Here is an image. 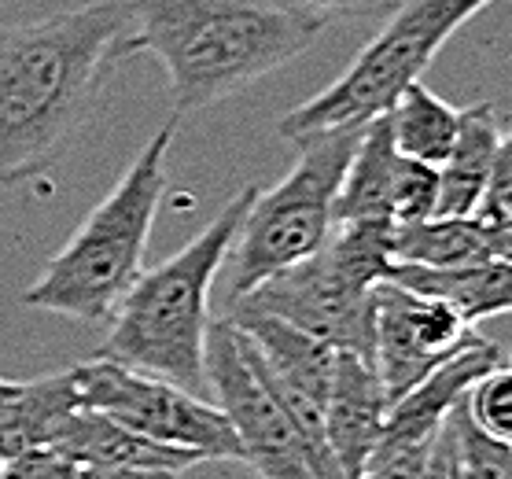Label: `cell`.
I'll return each mask as SVG.
<instances>
[{
    "label": "cell",
    "instance_id": "cell-18",
    "mask_svg": "<svg viewBox=\"0 0 512 479\" xmlns=\"http://www.w3.org/2000/svg\"><path fill=\"white\" fill-rule=\"evenodd\" d=\"M391 255L402 266L428 269L476 266V262L498 258L487 233L472 218H424V222L395 225Z\"/></svg>",
    "mask_w": 512,
    "mask_h": 479
},
{
    "label": "cell",
    "instance_id": "cell-23",
    "mask_svg": "<svg viewBox=\"0 0 512 479\" xmlns=\"http://www.w3.org/2000/svg\"><path fill=\"white\" fill-rule=\"evenodd\" d=\"M325 19H369V15H391L402 0H295Z\"/></svg>",
    "mask_w": 512,
    "mask_h": 479
},
{
    "label": "cell",
    "instance_id": "cell-1",
    "mask_svg": "<svg viewBox=\"0 0 512 479\" xmlns=\"http://www.w3.org/2000/svg\"><path fill=\"white\" fill-rule=\"evenodd\" d=\"M122 0L0 26V188L34 181L67 155L126 52Z\"/></svg>",
    "mask_w": 512,
    "mask_h": 479
},
{
    "label": "cell",
    "instance_id": "cell-19",
    "mask_svg": "<svg viewBox=\"0 0 512 479\" xmlns=\"http://www.w3.org/2000/svg\"><path fill=\"white\" fill-rule=\"evenodd\" d=\"M457 428V472L461 479H512V443L494 439L479 428L465 409V398L454 406Z\"/></svg>",
    "mask_w": 512,
    "mask_h": 479
},
{
    "label": "cell",
    "instance_id": "cell-16",
    "mask_svg": "<svg viewBox=\"0 0 512 479\" xmlns=\"http://www.w3.org/2000/svg\"><path fill=\"white\" fill-rule=\"evenodd\" d=\"M395 144L387 115L361 126V137L350 152V163L339 181L332 218L336 222H361V218H391V177H395Z\"/></svg>",
    "mask_w": 512,
    "mask_h": 479
},
{
    "label": "cell",
    "instance_id": "cell-3",
    "mask_svg": "<svg viewBox=\"0 0 512 479\" xmlns=\"http://www.w3.org/2000/svg\"><path fill=\"white\" fill-rule=\"evenodd\" d=\"M255 192L258 185L240 188L196 240H188L177 255L159 266H144V273L122 295V303L107 321L111 332L100 343L96 358L126 365L133 373L159 376L188 395L210 398V299Z\"/></svg>",
    "mask_w": 512,
    "mask_h": 479
},
{
    "label": "cell",
    "instance_id": "cell-7",
    "mask_svg": "<svg viewBox=\"0 0 512 479\" xmlns=\"http://www.w3.org/2000/svg\"><path fill=\"white\" fill-rule=\"evenodd\" d=\"M358 137L361 129H343L299 144V159L288 174L273 188H258L225 255V306L325 244L336 225L332 203Z\"/></svg>",
    "mask_w": 512,
    "mask_h": 479
},
{
    "label": "cell",
    "instance_id": "cell-12",
    "mask_svg": "<svg viewBox=\"0 0 512 479\" xmlns=\"http://www.w3.org/2000/svg\"><path fill=\"white\" fill-rule=\"evenodd\" d=\"M52 450L70 457L74 465H96V468H163V472H188L199 465L203 457L192 450H177V446L152 443L144 435L129 432L111 417L96 413V409H70L67 417L56 424V432L48 439Z\"/></svg>",
    "mask_w": 512,
    "mask_h": 479
},
{
    "label": "cell",
    "instance_id": "cell-6",
    "mask_svg": "<svg viewBox=\"0 0 512 479\" xmlns=\"http://www.w3.org/2000/svg\"><path fill=\"white\" fill-rule=\"evenodd\" d=\"M490 4L494 0H402L391 23L361 48L336 82L280 118L277 137L306 144L380 118L402 89L424 78L446 41Z\"/></svg>",
    "mask_w": 512,
    "mask_h": 479
},
{
    "label": "cell",
    "instance_id": "cell-15",
    "mask_svg": "<svg viewBox=\"0 0 512 479\" xmlns=\"http://www.w3.org/2000/svg\"><path fill=\"white\" fill-rule=\"evenodd\" d=\"M70 409H78L70 369L41 380H19L12 395L0 398V461L26 454L34 446H48L56 424Z\"/></svg>",
    "mask_w": 512,
    "mask_h": 479
},
{
    "label": "cell",
    "instance_id": "cell-4",
    "mask_svg": "<svg viewBox=\"0 0 512 479\" xmlns=\"http://www.w3.org/2000/svg\"><path fill=\"white\" fill-rule=\"evenodd\" d=\"M177 122L155 129L111 192L93 207L67 247L59 251L23 292V306L70 317L78 325H107L122 295L144 273V251L166 192V155Z\"/></svg>",
    "mask_w": 512,
    "mask_h": 479
},
{
    "label": "cell",
    "instance_id": "cell-21",
    "mask_svg": "<svg viewBox=\"0 0 512 479\" xmlns=\"http://www.w3.org/2000/svg\"><path fill=\"white\" fill-rule=\"evenodd\" d=\"M465 409H468V417H472L487 435L512 443V373H509V365L490 369L483 380H476V384L468 387Z\"/></svg>",
    "mask_w": 512,
    "mask_h": 479
},
{
    "label": "cell",
    "instance_id": "cell-17",
    "mask_svg": "<svg viewBox=\"0 0 512 479\" xmlns=\"http://www.w3.org/2000/svg\"><path fill=\"white\" fill-rule=\"evenodd\" d=\"M384 115L395 152L428 166H443L457 141V129H461V107L446 104L443 96H435L424 82L402 89V96Z\"/></svg>",
    "mask_w": 512,
    "mask_h": 479
},
{
    "label": "cell",
    "instance_id": "cell-20",
    "mask_svg": "<svg viewBox=\"0 0 512 479\" xmlns=\"http://www.w3.org/2000/svg\"><path fill=\"white\" fill-rule=\"evenodd\" d=\"M435 207H439V166L398 155L391 177V222H424L435 218Z\"/></svg>",
    "mask_w": 512,
    "mask_h": 479
},
{
    "label": "cell",
    "instance_id": "cell-5",
    "mask_svg": "<svg viewBox=\"0 0 512 479\" xmlns=\"http://www.w3.org/2000/svg\"><path fill=\"white\" fill-rule=\"evenodd\" d=\"M391 218L336 222L314 255L255 284L229 314H266L373 365L376 284L395 266Z\"/></svg>",
    "mask_w": 512,
    "mask_h": 479
},
{
    "label": "cell",
    "instance_id": "cell-11",
    "mask_svg": "<svg viewBox=\"0 0 512 479\" xmlns=\"http://www.w3.org/2000/svg\"><path fill=\"white\" fill-rule=\"evenodd\" d=\"M387 409L391 402L373 365L336 351V369L325 398V443L343 479H361V468L384 435Z\"/></svg>",
    "mask_w": 512,
    "mask_h": 479
},
{
    "label": "cell",
    "instance_id": "cell-8",
    "mask_svg": "<svg viewBox=\"0 0 512 479\" xmlns=\"http://www.w3.org/2000/svg\"><path fill=\"white\" fill-rule=\"evenodd\" d=\"M70 373L78 406L104 413L129 432L152 443L192 450L203 461H244L233 424L225 421V413L210 398L188 395L159 376L133 373L104 358L74 365Z\"/></svg>",
    "mask_w": 512,
    "mask_h": 479
},
{
    "label": "cell",
    "instance_id": "cell-9",
    "mask_svg": "<svg viewBox=\"0 0 512 479\" xmlns=\"http://www.w3.org/2000/svg\"><path fill=\"white\" fill-rule=\"evenodd\" d=\"M207 391L233 424L240 454L262 479H317L303 435L291 424L266 376L229 325V317L207 328Z\"/></svg>",
    "mask_w": 512,
    "mask_h": 479
},
{
    "label": "cell",
    "instance_id": "cell-13",
    "mask_svg": "<svg viewBox=\"0 0 512 479\" xmlns=\"http://www.w3.org/2000/svg\"><path fill=\"white\" fill-rule=\"evenodd\" d=\"M387 281L413 295L450 306L465 325H483L490 317H505L512 306V266L509 258H490L476 266H395L387 269Z\"/></svg>",
    "mask_w": 512,
    "mask_h": 479
},
{
    "label": "cell",
    "instance_id": "cell-10",
    "mask_svg": "<svg viewBox=\"0 0 512 479\" xmlns=\"http://www.w3.org/2000/svg\"><path fill=\"white\" fill-rule=\"evenodd\" d=\"M479 332L465 325L450 306L413 295L391 281L376 284V339L373 369L387 402L409 395L439 365L461 354Z\"/></svg>",
    "mask_w": 512,
    "mask_h": 479
},
{
    "label": "cell",
    "instance_id": "cell-22",
    "mask_svg": "<svg viewBox=\"0 0 512 479\" xmlns=\"http://www.w3.org/2000/svg\"><path fill=\"white\" fill-rule=\"evenodd\" d=\"M0 479H78V465L52 446H34L26 454L0 461Z\"/></svg>",
    "mask_w": 512,
    "mask_h": 479
},
{
    "label": "cell",
    "instance_id": "cell-25",
    "mask_svg": "<svg viewBox=\"0 0 512 479\" xmlns=\"http://www.w3.org/2000/svg\"><path fill=\"white\" fill-rule=\"evenodd\" d=\"M15 387H19V380H4V376H0V398H4V395H12Z\"/></svg>",
    "mask_w": 512,
    "mask_h": 479
},
{
    "label": "cell",
    "instance_id": "cell-14",
    "mask_svg": "<svg viewBox=\"0 0 512 479\" xmlns=\"http://www.w3.org/2000/svg\"><path fill=\"white\" fill-rule=\"evenodd\" d=\"M505 141H509V129L498 118L494 104L461 107L457 141L443 159V166H439V207H435V218H472Z\"/></svg>",
    "mask_w": 512,
    "mask_h": 479
},
{
    "label": "cell",
    "instance_id": "cell-2",
    "mask_svg": "<svg viewBox=\"0 0 512 479\" xmlns=\"http://www.w3.org/2000/svg\"><path fill=\"white\" fill-rule=\"evenodd\" d=\"M126 52L163 63L174 115H196L244 93L317 45L328 23L295 0H122Z\"/></svg>",
    "mask_w": 512,
    "mask_h": 479
},
{
    "label": "cell",
    "instance_id": "cell-24",
    "mask_svg": "<svg viewBox=\"0 0 512 479\" xmlns=\"http://www.w3.org/2000/svg\"><path fill=\"white\" fill-rule=\"evenodd\" d=\"M78 479H181L177 472H163V468H96V465H78Z\"/></svg>",
    "mask_w": 512,
    "mask_h": 479
}]
</instances>
